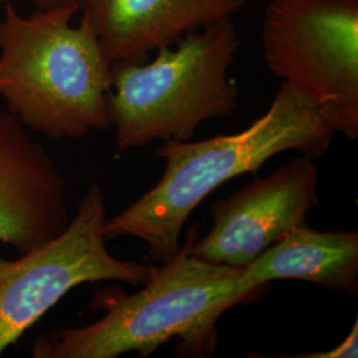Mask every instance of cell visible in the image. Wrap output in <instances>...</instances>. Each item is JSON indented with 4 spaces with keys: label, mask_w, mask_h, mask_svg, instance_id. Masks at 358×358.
<instances>
[{
    "label": "cell",
    "mask_w": 358,
    "mask_h": 358,
    "mask_svg": "<svg viewBox=\"0 0 358 358\" xmlns=\"http://www.w3.org/2000/svg\"><path fill=\"white\" fill-rule=\"evenodd\" d=\"M69 220L60 167L11 112L0 110V243L24 254Z\"/></svg>",
    "instance_id": "ba28073f"
},
{
    "label": "cell",
    "mask_w": 358,
    "mask_h": 358,
    "mask_svg": "<svg viewBox=\"0 0 358 358\" xmlns=\"http://www.w3.org/2000/svg\"><path fill=\"white\" fill-rule=\"evenodd\" d=\"M7 3H11V0H0V6H6Z\"/></svg>",
    "instance_id": "4fadbf2b"
},
{
    "label": "cell",
    "mask_w": 358,
    "mask_h": 358,
    "mask_svg": "<svg viewBox=\"0 0 358 358\" xmlns=\"http://www.w3.org/2000/svg\"><path fill=\"white\" fill-rule=\"evenodd\" d=\"M35 10H52V8H64L75 7L77 10H83L88 0H29Z\"/></svg>",
    "instance_id": "7c38bea8"
},
{
    "label": "cell",
    "mask_w": 358,
    "mask_h": 358,
    "mask_svg": "<svg viewBox=\"0 0 358 358\" xmlns=\"http://www.w3.org/2000/svg\"><path fill=\"white\" fill-rule=\"evenodd\" d=\"M238 50L236 27L224 19L157 50L152 60L113 63L106 112L117 149L192 141L207 120L234 115L239 90L229 72Z\"/></svg>",
    "instance_id": "277c9868"
},
{
    "label": "cell",
    "mask_w": 358,
    "mask_h": 358,
    "mask_svg": "<svg viewBox=\"0 0 358 358\" xmlns=\"http://www.w3.org/2000/svg\"><path fill=\"white\" fill-rule=\"evenodd\" d=\"M251 0H88L90 16L112 63L146 62L157 50L224 19Z\"/></svg>",
    "instance_id": "9c48e42d"
},
{
    "label": "cell",
    "mask_w": 358,
    "mask_h": 358,
    "mask_svg": "<svg viewBox=\"0 0 358 358\" xmlns=\"http://www.w3.org/2000/svg\"><path fill=\"white\" fill-rule=\"evenodd\" d=\"M358 352V322L353 324L352 329L345 338L331 350L316 352L308 355H296L291 358H356Z\"/></svg>",
    "instance_id": "8fae6325"
},
{
    "label": "cell",
    "mask_w": 358,
    "mask_h": 358,
    "mask_svg": "<svg viewBox=\"0 0 358 358\" xmlns=\"http://www.w3.org/2000/svg\"><path fill=\"white\" fill-rule=\"evenodd\" d=\"M275 280H301L357 294V232L316 231L303 223L242 267L238 287L251 299Z\"/></svg>",
    "instance_id": "30bf717a"
},
{
    "label": "cell",
    "mask_w": 358,
    "mask_h": 358,
    "mask_svg": "<svg viewBox=\"0 0 358 358\" xmlns=\"http://www.w3.org/2000/svg\"><path fill=\"white\" fill-rule=\"evenodd\" d=\"M334 136L315 103L282 83L268 110L242 131L203 141L162 142L154 153L165 159L162 177L125 210L106 217L105 238H136L148 247L152 262L164 264L178 252L192 211L217 187L255 173L284 152L317 158Z\"/></svg>",
    "instance_id": "6da1fadb"
},
{
    "label": "cell",
    "mask_w": 358,
    "mask_h": 358,
    "mask_svg": "<svg viewBox=\"0 0 358 358\" xmlns=\"http://www.w3.org/2000/svg\"><path fill=\"white\" fill-rule=\"evenodd\" d=\"M319 170L313 158L294 157L267 177L256 178L211 206V229L195 238L192 254L213 264L242 268L307 223L319 206Z\"/></svg>",
    "instance_id": "52a82bcc"
},
{
    "label": "cell",
    "mask_w": 358,
    "mask_h": 358,
    "mask_svg": "<svg viewBox=\"0 0 358 358\" xmlns=\"http://www.w3.org/2000/svg\"><path fill=\"white\" fill-rule=\"evenodd\" d=\"M262 40L269 71L357 140L358 0H271Z\"/></svg>",
    "instance_id": "5b68a950"
},
{
    "label": "cell",
    "mask_w": 358,
    "mask_h": 358,
    "mask_svg": "<svg viewBox=\"0 0 358 358\" xmlns=\"http://www.w3.org/2000/svg\"><path fill=\"white\" fill-rule=\"evenodd\" d=\"M103 189L92 183L66 229L16 259L0 255V355L81 284L142 285L154 266L122 260L106 247Z\"/></svg>",
    "instance_id": "8992f818"
},
{
    "label": "cell",
    "mask_w": 358,
    "mask_h": 358,
    "mask_svg": "<svg viewBox=\"0 0 358 358\" xmlns=\"http://www.w3.org/2000/svg\"><path fill=\"white\" fill-rule=\"evenodd\" d=\"M112 66L85 11L4 6L0 20V96L28 130L77 140L110 129Z\"/></svg>",
    "instance_id": "7a4b0ae2"
},
{
    "label": "cell",
    "mask_w": 358,
    "mask_h": 358,
    "mask_svg": "<svg viewBox=\"0 0 358 358\" xmlns=\"http://www.w3.org/2000/svg\"><path fill=\"white\" fill-rule=\"evenodd\" d=\"M198 227L187 232L178 252L154 267L136 294L115 299L101 319L40 336L35 358L142 357L179 340L182 356L214 353L219 317L248 297L238 287L241 269L207 263L192 254Z\"/></svg>",
    "instance_id": "3957f363"
}]
</instances>
